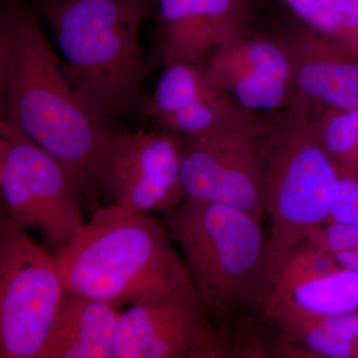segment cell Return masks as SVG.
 <instances>
[{
  "instance_id": "obj_1",
  "label": "cell",
  "mask_w": 358,
  "mask_h": 358,
  "mask_svg": "<svg viewBox=\"0 0 358 358\" xmlns=\"http://www.w3.org/2000/svg\"><path fill=\"white\" fill-rule=\"evenodd\" d=\"M26 0L0 8V122L25 134L69 171L83 196L96 190L93 169L117 129L94 112Z\"/></svg>"
},
{
  "instance_id": "obj_2",
  "label": "cell",
  "mask_w": 358,
  "mask_h": 358,
  "mask_svg": "<svg viewBox=\"0 0 358 358\" xmlns=\"http://www.w3.org/2000/svg\"><path fill=\"white\" fill-rule=\"evenodd\" d=\"M157 0L41 1L66 69L99 117L114 127L141 107L143 81L154 62L141 44V25Z\"/></svg>"
},
{
  "instance_id": "obj_3",
  "label": "cell",
  "mask_w": 358,
  "mask_h": 358,
  "mask_svg": "<svg viewBox=\"0 0 358 358\" xmlns=\"http://www.w3.org/2000/svg\"><path fill=\"white\" fill-rule=\"evenodd\" d=\"M164 223L180 246L193 286L219 329L226 331L243 307L263 310L268 254L259 219L225 205L185 197L164 216Z\"/></svg>"
},
{
  "instance_id": "obj_4",
  "label": "cell",
  "mask_w": 358,
  "mask_h": 358,
  "mask_svg": "<svg viewBox=\"0 0 358 358\" xmlns=\"http://www.w3.org/2000/svg\"><path fill=\"white\" fill-rule=\"evenodd\" d=\"M313 109L296 94L279 112L266 115L262 136L264 192L270 216L268 286L284 257L324 224L339 173L315 133Z\"/></svg>"
},
{
  "instance_id": "obj_5",
  "label": "cell",
  "mask_w": 358,
  "mask_h": 358,
  "mask_svg": "<svg viewBox=\"0 0 358 358\" xmlns=\"http://www.w3.org/2000/svg\"><path fill=\"white\" fill-rule=\"evenodd\" d=\"M166 226L148 213L110 204L60 248L66 289L120 306L185 267Z\"/></svg>"
},
{
  "instance_id": "obj_6",
  "label": "cell",
  "mask_w": 358,
  "mask_h": 358,
  "mask_svg": "<svg viewBox=\"0 0 358 358\" xmlns=\"http://www.w3.org/2000/svg\"><path fill=\"white\" fill-rule=\"evenodd\" d=\"M230 336L200 300L186 267L145 289L121 313L115 358H223Z\"/></svg>"
},
{
  "instance_id": "obj_7",
  "label": "cell",
  "mask_w": 358,
  "mask_h": 358,
  "mask_svg": "<svg viewBox=\"0 0 358 358\" xmlns=\"http://www.w3.org/2000/svg\"><path fill=\"white\" fill-rule=\"evenodd\" d=\"M65 293L57 258L2 211L0 357L37 358Z\"/></svg>"
},
{
  "instance_id": "obj_8",
  "label": "cell",
  "mask_w": 358,
  "mask_h": 358,
  "mask_svg": "<svg viewBox=\"0 0 358 358\" xmlns=\"http://www.w3.org/2000/svg\"><path fill=\"white\" fill-rule=\"evenodd\" d=\"M0 192L4 213L63 246L84 230L76 181L55 157L17 129L0 122Z\"/></svg>"
},
{
  "instance_id": "obj_9",
  "label": "cell",
  "mask_w": 358,
  "mask_h": 358,
  "mask_svg": "<svg viewBox=\"0 0 358 358\" xmlns=\"http://www.w3.org/2000/svg\"><path fill=\"white\" fill-rule=\"evenodd\" d=\"M110 204L141 213H171L185 199L180 143L162 129H117L93 169Z\"/></svg>"
},
{
  "instance_id": "obj_10",
  "label": "cell",
  "mask_w": 358,
  "mask_h": 358,
  "mask_svg": "<svg viewBox=\"0 0 358 358\" xmlns=\"http://www.w3.org/2000/svg\"><path fill=\"white\" fill-rule=\"evenodd\" d=\"M265 124L179 141L185 197L225 205L262 220Z\"/></svg>"
},
{
  "instance_id": "obj_11",
  "label": "cell",
  "mask_w": 358,
  "mask_h": 358,
  "mask_svg": "<svg viewBox=\"0 0 358 358\" xmlns=\"http://www.w3.org/2000/svg\"><path fill=\"white\" fill-rule=\"evenodd\" d=\"M162 67L157 87L141 106L152 128L182 141L265 124V115L245 109L212 82L205 66L176 62Z\"/></svg>"
},
{
  "instance_id": "obj_12",
  "label": "cell",
  "mask_w": 358,
  "mask_h": 358,
  "mask_svg": "<svg viewBox=\"0 0 358 358\" xmlns=\"http://www.w3.org/2000/svg\"><path fill=\"white\" fill-rule=\"evenodd\" d=\"M207 75L242 107L268 115L296 96L293 53L287 39L251 26L225 40L205 65Z\"/></svg>"
},
{
  "instance_id": "obj_13",
  "label": "cell",
  "mask_w": 358,
  "mask_h": 358,
  "mask_svg": "<svg viewBox=\"0 0 358 358\" xmlns=\"http://www.w3.org/2000/svg\"><path fill=\"white\" fill-rule=\"evenodd\" d=\"M155 34L162 65H206L218 47L251 26L252 0H157Z\"/></svg>"
},
{
  "instance_id": "obj_14",
  "label": "cell",
  "mask_w": 358,
  "mask_h": 358,
  "mask_svg": "<svg viewBox=\"0 0 358 358\" xmlns=\"http://www.w3.org/2000/svg\"><path fill=\"white\" fill-rule=\"evenodd\" d=\"M285 38L293 53L296 94L315 110L357 109V54L300 20Z\"/></svg>"
},
{
  "instance_id": "obj_15",
  "label": "cell",
  "mask_w": 358,
  "mask_h": 358,
  "mask_svg": "<svg viewBox=\"0 0 358 358\" xmlns=\"http://www.w3.org/2000/svg\"><path fill=\"white\" fill-rule=\"evenodd\" d=\"M117 306L66 289L37 358H115Z\"/></svg>"
},
{
  "instance_id": "obj_16",
  "label": "cell",
  "mask_w": 358,
  "mask_h": 358,
  "mask_svg": "<svg viewBox=\"0 0 358 358\" xmlns=\"http://www.w3.org/2000/svg\"><path fill=\"white\" fill-rule=\"evenodd\" d=\"M263 312L280 329L303 320L358 313V273L341 268L289 288L272 289Z\"/></svg>"
},
{
  "instance_id": "obj_17",
  "label": "cell",
  "mask_w": 358,
  "mask_h": 358,
  "mask_svg": "<svg viewBox=\"0 0 358 358\" xmlns=\"http://www.w3.org/2000/svg\"><path fill=\"white\" fill-rule=\"evenodd\" d=\"M285 343L306 357H353L358 338V313L303 320L281 329Z\"/></svg>"
},
{
  "instance_id": "obj_18",
  "label": "cell",
  "mask_w": 358,
  "mask_h": 358,
  "mask_svg": "<svg viewBox=\"0 0 358 358\" xmlns=\"http://www.w3.org/2000/svg\"><path fill=\"white\" fill-rule=\"evenodd\" d=\"M313 112L315 133L338 173L358 176V108Z\"/></svg>"
},
{
  "instance_id": "obj_19",
  "label": "cell",
  "mask_w": 358,
  "mask_h": 358,
  "mask_svg": "<svg viewBox=\"0 0 358 358\" xmlns=\"http://www.w3.org/2000/svg\"><path fill=\"white\" fill-rule=\"evenodd\" d=\"M338 268H341L334 260L333 254L315 244L313 240L307 239L296 245L284 257L271 278L268 292L289 288L294 285L322 277Z\"/></svg>"
},
{
  "instance_id": "obj_20",
  "label": "cell",
  "mask_w": 358,
  "mask_h": 358,
  "mask_svg": "<svg viewBox=\"0 0 358 358\" xmlns=\"http://www.w3.org/2000/svg\"><path fill=\"white\" fill-rule=\"evenodd\" d=\"M298 20L313 31L338 43V31L333 16L334 0H281ZM339 44V43H338Z\"/></svg>"
},
{
  "instance_id": "obj_21",
  "label": "cell",
  "mask_w": 358,
  "mask_h": 358,
  "mask_svg": "<svg viewBox=\"0 0 358 358\" xmlns=\"http://www.w3.org/2000/svg\"><path fill=\"white\" fill-rule=\"evenodd\" d=\"M358 224V176L339 174L338 190L324 224Z\"/></svg>"
},
{
  "instance_id": "obj_22",
  "label": "cell",
  "mask_w": 358,
  "mask_h": 358,
  "mask_svg": "<svg viewBox=\"0 0 358 358\" xmlns=\"http://www.w3.org/2000/svg\"><path fill=\"white\" fill-rule=\"evenodd\" d=\"M308 239L331 254L358 250V224H324Z\"/></svg>"
},
{
  "instance_id": "obj_23",
  "label": "cell",
  "mask_w": 358,
  "mask_h": 358,
  "mask_svg": "<svg viewBox=\"0 0 358 358\" xmlns=\"http://www.w3.org/2000/svg\"><path fill=\"white\" fill-rule=\"evenodd\" d=\"M338 43L358 55V0H334Z\"/></svg>"
},
{
  "instance_id": "obj_24",
  "label": "cell",
  "mask_w": 358,
  "mask_h": 358,
  "mask_svg": "<svg viewBox=\"0 0 358 358\" xmlns=\"http://www.w3.org/2000/svg\"><path fill=\"white\" fill-rule=\"evenodd\" d=\"M333 256L339 268L358 273V250H343Z\"/></svg>"
},
{
  "instance_id": "obj_25",
  "label": "cell",
  "mask_w": 358,
  "mask_h": 358,
  "mask_svg": "<svg viewBox=\"0 0 358 358\" xmlns=\"http://www.w3.org/2000/svg\"><path fill=\"white\" fill-rule=\"evenodd\" d=\"M353 358H358V338L357 343H355V352H353Z\"/></svg>"
},
{
  "instance_id": "obj_26",
  "label": "cell",
  "mask_w": 358,
  "mask_h": 358,
  "mask_svg": "<svg viewBox=\"0 0 358 358\" xmlns=\"http://www.w3.org/2000/svg\"><path fill=\"white\" fill-rule=\"evenodd\" d=\"M41 1H57V0H41Z\"/></svg>"
}]
</instances>
